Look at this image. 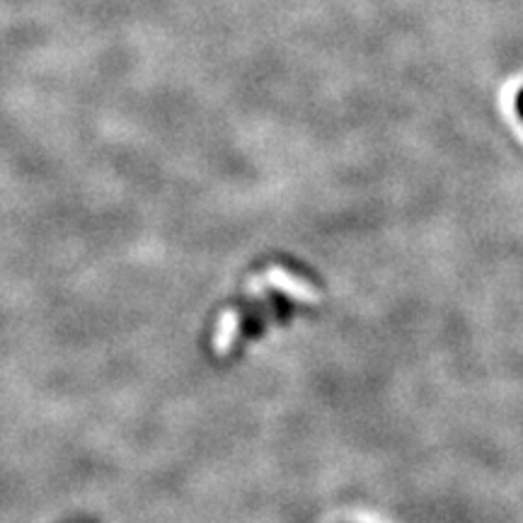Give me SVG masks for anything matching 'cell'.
<instances>
[{
  "instance_id": "cell-1",
  "label": "cell",
  "mask_w": 523,
  "mask_h": 523,
  "mask_svg": "<svg viewBox=\"0 0 523 523\" xmlns=\"http://www.w3.org/2000/svg\"><path fill=\"white\" fill-rule=\"evenodd\" d=\"M516 112H519L521 122H523V88L516 93Z\"/></svg>"
}]
</instances>
